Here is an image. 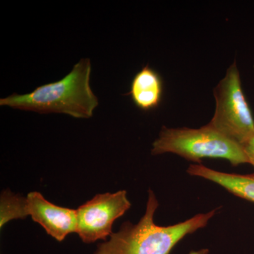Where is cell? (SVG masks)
Here are the masks:
<instances>
[{
	"label": "cell",
	"instance_id": "10",
	"mask_svg": "<svg viewBox=\"0 0 254 254\" xmlns=\"http://www.w3.org/2000/svg\"><path fill=\"white\" fill-rule=\"evenodd\" d=\"M242 146L247 155L248 163L251 164L254 168V135L251 137Z\"/></svg>",
	"mask_w": 254,
	"mask_h": 254
},
{
	"label": "cell",
	"instance_id": "6",
	"mask_svg": "<svg viewBox=\"0 0 254 254\" xmlns=\"http://www.w3.org/2000/svg\"><path fill=\"white\" fill-rule=\"evenodd\" d=\"M26 213L58 242L76 231V210L53 204L39 192L26 195Z\"/></svg>",
	"mask_w": 254,
	"mask_h": 254
},
{
	"label": "cell",
	"instance_id": "9",
	"mask_svg": "<svg viewBox=\"0 0 254 254\" xmlns=\"http://www.w3.org/2000/svg\"><path fill=\"white\" fill-rule=\"evenodd\" d=\"M26 217V197L14 194L10 190H4L0 199V227L2 228L11 220Z\"/></svg>",
	"mask_w": 254,
	"mask_h": 254
},
{
	"label": "cell",
	"instance_id": "3",
	"mask_svg": "<svg viewBox=\"0 0 254 254\" xmlns=\"http://www.w3.org/2000/svg\"><path fill=\"white\" fill-rule=\"evenodd\" d=\"M171 153L201 164L203 158L228 160L233 166L248 163L243 146L207 125L199 128L163 127L153 143L151 154Z\"/></svg>",
	"mask_w": 254,
	"mask_h": 254
},
{
	"label": "cell",
	"instance_id": "2",
	"mask_svg": "<svg viewBox=\"0 0 254 254\" xmlns=\"http://www.w3.org/2000/svg\"><path fill=\"white\" fill-rule=\"evenodd\" d=\"M90 59H81L63 79L37 87L24 95L13 93L1 98V106L41 114L64 113L75 118H90L99 105L90 86Z\"/></svg>",
	"mask_w": 254,
	"mask_h": 254
},
{
	"label": "cell",
	"instance_id": "4",
	"mask_svg": "<svg viewBox=\"0 0 254 254\" xmlns=\"http://www.w3.org/2000/svg\"><path fill=\"white\" fill-rule=\"evenodd\" d=\"M216 108L208 125L243 145L254 135V118L241 83L236 62L214 89Z\"/></svg>",
	"mask_w": 254,
	"mask_h": 254
},
{
	"label": "cell",
	"instance_id": "8",
	"mask_svg": "<svg viewBox=\"0 0 254 254\" xmlns=\"http://www.w3.org/2000/svg\"><path fill=\"white\" fill-rule=\"evenodd\" d=\"M163 83L161 76L148 65L135 75L128 95L137 108L149 111L158 108L161 103Z\"/></svg>",
	"mask_w": 254,
	"mask_h": 254
},
{
	"label": "cell",
	"instance_id": "7",
	"mask_svg": "<svg viewBox=\"0 0 254 254\" xmlns=\"http://www.w3.org/2000/svg\"><path fill=\"white\" fill-rule=\"evenodd\" d=\"M187 172L190 176L213 182L232 194L254 203V173L240 175L222 173L201 164H191Z\"/></svg>",
	"mask_w": 254,
	"mask_h": 254
},
{
	"label": "cell",
	"instance_id": "11",
	"mask_svg": "<svg viewBox=\"0 0 254 254\" xmlns=\"http://www.w3.org/2000/svg\"><path fill=\"white\" fill-rule=\"evenodd\" d=\"M209 250L208 249H202L198 251H191L188 254H208Z\"/></svg>",
	"mask_w": 254,
	"mask_h": 254
},
{
	"label": "cell",
	"instance_id": "1",
	"mask_svg": "<svg viewBox=\"0 0 254 254\" xmlns=\"http://www.w3.org/2000/svg\"><path fill=\"white\" fill-rule=\"evenodd\" d=\"M158 206L154 192L148 190L146 210L140 221L125 222L109 241L98 245L95 254H170L182 239L206 226L219 209L197 214L175 225L159 226L154 222Z\"/></svg>",
	"mask_w": 254,
	"mask_h": 254
},
{
	"label": "cell",
	"instance_id": "5",
	"mask_svg": "<svg viewBox=\"0 0 254 254\" xmlns=\"http://www.w3.org/2000/svg\"><path fill=\"white\" fill-rule=\"evenodd\" d=\"M126 190L98 194L76 209V231L85 243L106 240L114 222L131 208Z\"/></svg>",
	"mask_w": 254,
	"mask_h": 254
}]
</instances>
